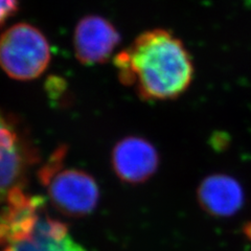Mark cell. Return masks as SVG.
<instances>
[{"mask_svg": "<svg viewBox=\"0 0 251 251\" xmlns=\"http://www.w3.org/2000/svg\"><path fill=\"white\" fill-rule=\"evenodd\" d=\"M114 64L120 80L145 100H174L190 87L194 63L183 42L171 31L155 28L139 35Z\"/></svg>", "mask_w": 251, "mask_h": 251, "instance_id": "1", "label": "cell"}, {"mask_svg": "<svg viewBox=\"0 0 251 251\" xmlns=\"http://www.w3.org/2000/svg\"><path fill=\"white\" fill-rule=\"evenodd\" d=\"M65 151L58 150L38 173L52 206L63 215L82 218L90 215L100 201V188L89 173L64 164Z\"/></svg>", "mask_w": 251, "mask_h": 251, "instance_id": "2", "label": "cell"}, {"mask_svg": "<svg viewBox=\"0 0 251 251\" xmlns=\"http://www.w3.org/2000/svg\"><path fill=\"white\" fill-rule=\"evenodd\" d=\"M50 59L49 41L34 25L17 23L0 36V67L15 80H35L49 67Z\"/></svg>", "mask_w": 251, "mask_h": 251, "instance_id": "3", "label": "cell"}, {"mask_svg": "<svg viewBox=\"0 0 251 251\" xmlns=\"http://www.w3.org/2000/svg\"><path fill=\"white\" fill-rule=\"evenodd\" d=\"M37 160V151L17 120L0 109V207L23 187Z\"/></svg>", "mask_w": 251, "mask_h": 251, "instance_id": "4", "label": "cell"}, {"mask_svg": "<svg viewBox=\"0 0 251 251\" xmlns=\"http://www.w3.org/2000/svg\"><path fill=\"white\" fill-rule=\"evenodd\" d=\"M46 213L45 201L23 187L15 190L0 210V248L25 239Z\"/></svg>", "mask_w": 251, "mask_h": 251, "instance_id": "5", "label": "cell"}, {"mask_svg": "<svg viewBox=\"0 0 251 251\" xmlns=\"http://www.w3.org/2000/svg\"><path fill=\"white\" fill-rule=\"evenodd\" d=\"M111 163L122 181L139 184L155 174L159 166V155L149 140L139 136H128L114 146Z\"/></svg>", "mask_w": 251, "mask_h": 251, "instance_id": "6", "label": "cell"}, {"mask_svg": "<svg viewBox=\"0 0 251 251\" xmlns=\"http://www.w3.org/2000/svg\"><path fill=\"white\" fill-rule=\"evenodd\" d=\"M121 42V36L111 22L100 16H86L75 30L76 59L82 64L94 65L108 61Z\"/></svg>", "mask_w": 251, "mask_h": 251, "instance_id": "7", "label": "cell"}, {"mask_svg": "<svg viewBox=\"0 0 251 251\" xmlns=\"http://www.w3.org/2000/svg\"><path fill=\"white\" fill-rule=\"evenodd\" d=\"M1 251H86L69 232L68 227L45 213L35 229L25 239Z\"/></svg>", "mask_w": 251, "mask_h": 251, "instance_id": "8", "label": "cell"}, {"mask_svg": "<svg viewBox=\"0 0 251 251\" xmlns=\"http://www.w3.org/2000/svg\"><path fill=\"white\" fill-rule=\"evenodd\" d=\"M198 200L204 210L216 217H230L244 202L241 184L230 176L206 177L198 188Z\"/></svg>", "mask_w": 251, "mask_h": 251, "instance_id": "9", "label": "cell"}, {"mask_svg": "<svg viewBox=\"0 0 251 251\" xmlns=\"http://www.w3.org/2000/svg\"><path fill=\"white\" fill-rule=\"evenodd\" d=\"M19 9L18 0H0V25L17 13Z\"/></svg>", "mask_w": 251, "mask_h": 251, "instance_id": "10", "label": "cell"}]
</instances>
